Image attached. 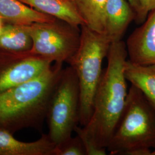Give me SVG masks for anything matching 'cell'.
Here are the masks:
<instances>
[{"mask_svg": "<svg viewBox=\"0 0 155 155\" xmlns=\"http://www.w3.org/2000/svg\"><path fill=\"white\" fill-rule=\"evenodd\" d=\"M127 56V45L122 40L111 43L107 67L95 94L92 116L83 127L100 148H107L125 106L128 91L124 66Z\"/></svg>", "mask_w": 155, "mask_h": 155, "instance_id": "obj_1", "label": "cell"}, {"mask_svg": "<svg viewBox=\"0 0 155 155\" xmlns=\"http://www.w3.org/2000/svg\"><path fill=\"white\" fill-rule=\"evenodd\" d=\"M62 65L55 63L39 77L0 94V129L13 133L43 121Z\"/></svg>", "mask_w": 155, "mask_h": 155, "instance_id": "obj_2", "label": "cell"}, {"mask_svg": "<svg viewBox=\"0 0 155 155\" xmlns=\"http://www.w3.org/2000/svg\"><path fill=\"white\" fill-rule=\"evenodd\" d=\"M155 147V109L132 85L122 115L106 148L111 155H152Z\"/></svg>", "mask_w": 155, "mask_h": 155, "instance_id": "obj_3", "label": "cell"}, {"mask_svg": "<svg viewBox=\"0 0 155 155\" xmlns=\"http://www.w3.org/2000/svg\"><path fill=\"white\" fill-rule=\"evenodd\" d=\"M79 48L68 64L77 75L80 87L79 125L85 127L92 116L95 94L102 75V63L111 41L105 33L81 26Z\"/></svg>", "mask_w": 155, "mask_h": 155, "instance_id": "obj_4", "label": "cell"}, {"mask_svg": "<svg viewBox=\"0 0 155 155\" xmlns=\"http://www.w3.org/2000/svg\"><path fill=\"white\" fill-rule=\"evenodd\" d=\"M80 87L72 67L63 69L50 100L46 118L48 136L56 145L72 136L79 125Z\"/></svg>", "mask_w": 155, "mask_h": 155, "instance_id": "obj_5", "label": "cell"}, {"mask_svg": "<svg viewBox=\"0 0 155 155\" xmlns=\"http://www.w3.org/2000/svg\"><path fill=\"white\" fill-rule=\"evenodd\" d=\"M33 40L31 52L52 63H62L71 60L80 45L81 26L55 18L48 22L28 25Z\"/></svg>", "mask_w": 155, "mask_h": 155, "instance_id": "obj_6", "label": "cell"}, {"mask_svg": "<svg viewBox=\"0 0 155 155\" xmlns=\"http://www.w3.org/2000/svg\"><path fill=\"white\" fill-rule=\"evenodd\" d=\"M52 62L32 52L0 50V94L47 71Z\"/></svg>", "mask_w": 155, "mask_h": 155, "instance_id": "obj_7", "label": "cell"}, {"mask_svg": "<svg viewBox=\"0 0 155 155\" xmlns=\"http://www.w3.org/2000/svg\"><path fill=\"white\" fill-rule=\"evenodd\" d=\"M129 61L141 65H155V9L127 41Z\"/></svg>", "mask_w": 155, "mask_h": 155, "instance_id": "obj_8", "label": "cell"}, {"mask_svg": "<svg viewBox=\"0 0 155 155\" xmlns=\"http://www.w3.org/2000/svg\"><path fill=\"white\" fill-rule=\"evenodd\" d=\"M136 13L127 0H107L105 9V33L112 42L122 40Z\"/></svg>", "mask_w": 155, "mask_h": 155, "instance_id": "obj_9", "label": "cell"}, {"mask_svg": "<svg viewBox=\"0 0 155 155\" xmlns=\"http://www.w3.org/2000/svg\"><path fill=\"white\" fill-rule=\"evenodd\" d=\"M55 144L48 134L33 142H22L12 133L0 129V155H55Z\"/></svg>", "mask_w": 155, "mask_h": 155, "instance_id": "obj_10", "label": "cell"}, {"mask_svg": "<svg viewBox=\"0 0 155 155\" xmlns=\"http://www.w3.org/2000/svg\"><path fill=\"white\" fill-rule=\"evenodd\" d=\"M0 17L6 22L25 25L51 21L56 18L29 7L19 0H0Z\"/></svg>", "mask_w": 155, "mask_h": 155, "instance_id": "obj_11", "label": "cell"}, {"mask_svg": "<svg viewBox=\"0 0 155 155\" xmlns=\"http://www.w3.org/2000/svg\"><path fill=\"white\" fill-rule=\"evenodd\" d=\"M38 11L74 25L84 24L72 0H19Z\"/></svg>", "mask_w": 155, "mask_h": 155, "instance_id": "obj_12", "label": "cell"}, {"mask_svg": "<svg viewBox=\"0 0 155 155\" xmlns=\"http://www.w3.org/2000/svg\"><path fill=\"white\" fill-rule=\"evenodd\" d=\"M124 74L127 81L143 93L155 109V65H141L127 60Z\"/></svg>", "mask_w": 155, "mask_h": 155, "instance_id": "obj_13", "label": "cell"}, {"mask_svg": "<svg viewBox=\"0 0 155 155\" xmlns=\"http://www.w3.org/2000/svg\"><path fill=\"white\" fill-rule=\"evenodd\" d=\"M28 25L10 22L3 24L0 31V50L9 52L31 51L33 40Z\"/></svg>", "mask_w": 155, "mask_h": 155, "instance_id": "obj_14", "label": "cell"}, {"mask_svg": "<svg viewBox=\"0 0 155 155\" xmlns=\"http://www.w3.org/2000/svg\"><path fill=\"white\" fill-rule=\"evenodd\" d=\"M84 24L100 33H105L104 14L107 0H72Z\"/></svg>", "mask_w": 155, "mask_h": 155, "instance_id": "obj_15", "label": "cell"}, {"mask_svg": "<svg viewBox=\"0 0 155 155\" xmlns=\"http://www.w3.org/2000/svg\"><path fill=\"white\" fill-rule=\"evenodd\" d=\"M55 155H86V152L80 137L76 135L56 145Z\"/></svg>", "mask_w": 155, "mask_h": 155, "instance_id": "obj_16", "label": "cell"}, {"mask_svg": "<svg viewBox=\"0 0 155 155\" xmlns=\"http://www.w3.org/2000/svg\"><path fill=\"white\" fill-rule=\"evenodd\" d=\"M74 132L76 133L82 141L86 155H107L106 148H100L95 144L94 141L90 139L85 132L84 127L79 125L75 127Z\"/></svg>", "mask_w": 155, "mask_h": 155, "instance_id": "obj_17", "label": "cell"}, {"mask_svg": "<svg viewBox=\"0 0 155 155\" xmlns=\"http://www.w3.org/2000/svg\"><path fill=\"white\" fill-rule=\"evenodd\" d=\"M140 12L135 20L137 24H141L148 16L150 12L155 9V0H140Z\"/></svg>", "mask_w": 155, "mask_h": 155, "instance_id": "obj_18", "label": "cell"}, {"mask_svg": "<svg viewBox=\"0 0 155 155\" xmlns=\"http://www.w3.org/2000/svg\"><path fill=\"white\" fill-rule=\"evenodd\" d=\"M127 2L132 6L133 9L136 13V17L139 16V13L140 12V0H127ZM136 20V19H135Z\"/></svg>", "mask_w": 155, "mask_h": 155, "instance_id": "obj_19", "label": "cell"}, {"mask_svg": "<svg viewBox=\"0 0 155 155\" xmlns=\"http://www.w3.org/2000/svg\"><path fill=\"white\" fill-rule=\"evenodd\" d=\"M2 19L0 17V31H1V28H2V25H3V22H2Z\"/></svg>", "mask_w": 155, "mask_h": 155, "instance_id": "obj_20", "label": "cell"}, {"mask_svg": "<svg viewBox=\"0 0 155 155\" xmlns=\"http://www.w3.org/2000/svg\"><path fill=\"white\" fill-rule=\"evenodd\" d=\"M152 155H155V148L153 149V150H152Z\"/></svg>", "mask_w": 155, "mask_h": 155, "instance_id": "obj_21", "label": "cell"}]
</instances>
